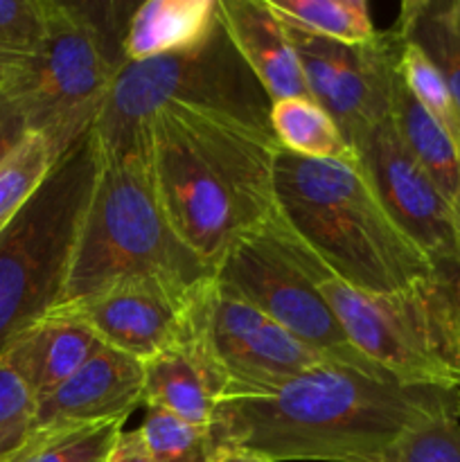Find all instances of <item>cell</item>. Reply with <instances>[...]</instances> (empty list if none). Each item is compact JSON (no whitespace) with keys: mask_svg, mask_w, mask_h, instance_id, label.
I'll use <instances>...</instances> for the list:
<instances>
[{"mask_svg":"<svg viewBox=\"0 0 460 462\" xmlns=\"http://www.w3.org/2000/svg\"><path fill=\"white\" fill-rule=\"evenodd\" d=\"M97 170L90 131L0 233V356L61 302Z\"/></svg>","mask_w":460,"mask_h":462,"instance_id":"7","label":"cell"},{"mask_svg":"<svg viewBox=\"0 0 460 462\" xmlns=\"http://www.w3.org/2000/svg\"><path fill=\"white\" fill-rule=\"evenodd\" d=\"M428 275L401 291L365 293L320 269L318 287L354 350L395 382L460 388V352Z\"/></svg>","mask_w":460,"mask_h":462,"instance_id":"9","label":"cell"},{"mask_svg":"<svg viewBox=\"0 0 460 462\" xmlns=\"http://www.w3.org/2000/svg\"><path fill=\"white\" fill-rule=\"evenodd\" d=\"M219 402V386L189 332L183 343L143 361V404L147 409H162L194 427L210 429Z\"/></svg>","mask_w":460,"mask_h":462,"instance_id":"17","label":"cell"},{"mask_svg":"<svg viewBox=\"0 0 460 462\" xmlns=\"http://www.w3.org/2000/svg\"><path fill=\"white\" fill-rule=\"evenodd\" d=\"M271 131L287 152L323 161H354V152L327 111L311 97L280 99L271 106Z\"/></svg>","mask_w":460,"mask_h":462,"instance_id":"21","label":"cell"},{"mask_svg":"<svg viewBox=\"0 0 460 462\" xmlns=\"http://www.w3.org/2000/svg\"><path fill=\"white\" fill-rule=\"evenodd\" d=\"M104 462H153L140 431H120Z\"/></svg>","mask_w":460,"mask_h":462,"instance_id":"32","label":"cell"},{"mask_svg":"<svg viewBox=\"0 0 460 462\" xmlns=\"http://www.w3.org/2000/svg\"><path fill=\"white\" fill-rule=\"evenodd\" d=\"M99 346L102 341L84 323L52 310L18 337L3 356L39 402L72 377Z\"/></svg>","mask_w":460,"mask_h":462,"instance_id":"16","label":"cell"},{"mask_svg":"<svg viewBox=\"0 0 460 462\" xmlns=\"http://www.w3.org/2000/svg\"><path fill=\"white\" fill-rule=\"evenodd\" d=\"M120 431L122 422L34 431L5 462H104Z\"/></svg>","mask_w":460,"mask_h":462,"instance_id":"23","label":"cell"},{"mask_svg":"<svg viewBox=\"0 0 460 462\" xmlns=\"http://www.w3.org/2000/svg\"><path fill=\"white\" fill-rule=\"evenodd\" d=\"M135 7L48 0L43 45L9 66L3 90L57 161L95 129L126 61L124 36Z\"/></svg>","mask_w":460,"mask_h":462,"instance_id":"4","label":"cell"},{"mask_svg":"<svg viewBox=\"0 0 460 462\" xmlns=\"http://www.w3.org/2000/svg\"><path fill=\"white\" fill-rule=\"evenodd\" d=\"M207 462H271L255 451L242 449L237 445H212Z\"/></svg>","mask_w":460,"mask_h":462,"instance_id":"33","label":"cell"},{"mask_svg":"<svg viewBox=\"0 0 460 462\" xmlns=\"http://www.w3.org/2000/svg\"><path fill=\"white\" fill-rule=\"evenodd\" d=\"M140 404L143 361L102 343L72 377L36 402L34 431L124 424Z\"/></svg>","mask_w":460,"mask_h":462,"instance_id":"14","label":"cell"},{"mask_svg":"<svg viewBox=\"0 0 460 462\" xmlns=\"http://www.w3.org/2000/svg\"><path fill=\"white\" fill-rule=\"evenodd\" d=\"M392 32L427 54L460 106V0H406Z\"/></svg>","mask_w":460,"mask_h":462,"instance_id":"20","label":"cell"},{"mask_svg":"<svg viewBox=\"0 0 460 462\" xmlns=\"http://www.w3.org/2000/svg\"><path fill=\"white\" fill-rule=\"evenodd\" d=\"M207 456H210V449H203V451H197V454L185 456V458L174 460V462H207Z\"/></svg>","mask_w":460,"mask_h":462,"instance_id":"36","label":"cell"},{"mask_svg":"<svg viewBox=\"0 0 460 462\" xmlns=\"http://www.w3.org/2000/svg\"><path fill=\"white\" fill-rule=\"evenodd\" d=\"M147 143L171 228L212 269L275 217L273 135L207 108L165 104L149 120Z\"/></svg>","mask_w":460,"mask_h":462,"instance_id":"2","label":"cell"},{"mask_svg":"<svg viewBox=\"0 0 460 462\" xmlns=\"http://www.w3.org/2000/svg\"><path fill=\"white\" fill-rule=\"evenodd\" d=\"M379 462H460V418H431L404 433Z\"/></svg>","mask_w":460,"mask_h":462,"instance_id":"26","label":"cell"},{"mask_svg":"<svg viewBox=\"0 0 460 462\" xmlns=\"http://www.w3.org/2000/svg\"><path fill=\"white\" fill-rule=\"evenodd\" d=\"M320 269L275 212L269 224L225 253L216 264L215 280L327 359L392 379L354 350L320 291Z\"/></svg>","mask_w":460,"mask_h":462,"instance_id":"8","label":"cell"},{"mask_svg":"<svg viewBox=\"0 0 460 462\" xmlns=\"http://www.w3.org/2000/svg\"><path fill=\"white\" fill-rule=\"evenodd\" d=\"M201 287L162 278L120 280L57 311L84 323L104 346L147 361L185 341Z\"/></svg>","mask_w":460,"mask_h":462,"instance_id":"12","label":"cell"},{"mask_svg":"<svg viewBox=\"0 0 460 462\" xmlns=\"http://www.w3.org/2000/svg\"><path fill=\"white\" fill-rule=\"evenodd\" d=\"M266 3L284 21L336 43L363 45L379 34L365 0H266Z\"/></svg>","mask_w":460,"mask_h":462,"instance_id":"22","label":"cell"},{"mask_svg":"<svg viewBox=\"0 0 460 462\" xmlns=\"http://www.w3.org/2000/svg\"><path fill=\"white\" fill-rule=\"evenodd\" d=\"M397 72H400L401 81L409 88V93L445 129V134L454 140V144L460 152V106L454 95H451L449 86H446L440 70L428 61V57L422 50L415 48L413 43H406L404 39H400Z\"/></svg>","mask_w":460,"mask_h":462,"instance_id":"24","label":"cell"},{"mask_svg":"<svg viewBox=\"0 0 460 462\" xmlns=\"http://www.w3.org/2000/svg\"><path fill=\"white\" fill-rule=\"evenodd\" d=\"M219 25V0H147L129 18L126 61H149L194 48Z\"/></svg>","mask_w":460,"mask_h":462,"instance_id":"18","label":"cell"},{"mask_svg":"<svg viewBox=\"0 0 460 462\" xmlns=\"http://www.w3.org/2000/svg\"><path fill=\"white\" fill-rule=\"evenodd\" d=\"M451 212H454L455 233H458V239H460V188H458V194H455L454 203H451Z\"/></svg>","mask_w":460,"mask_h":462,"instance_id":"35","label":"cell"},{"mask_svg":"<svg viewBox=\"0 0 460 462\" xmlns=\"http://www.w3.org/2000/svg\"><path fill=\"white\" fill-rule=\"evenodd\" d=\"M273 183L284 228L347 287L392 293L433 271L431 260L383 210L356 158L323 161L280 147Z\"/></svg>","mask_w":460,"mask_h":462,"instance_id":"3","label":"cell"},{"mask_svg":"<svg viewBox=\"0 0 460 462\" xmlns=\"http://www.w3.org/2000/svg\"><path fill=\"white\" fill-rule=\"evenodd\" d=\"M14 59H16V57H9V54H3V52H0V90H3L5 79H7L9 66H12Z\"/></svg>","mask_w":460,"mask_h":462,"instance_id":"34","label":"cell"},{"mask_svg":"<svg viewBox=\"0 0 460 462\" xmlns=\"http://www.w3.org/2000/svg\"><path fill=\"white\" fill-rule=\"evenodd\" d=\"M428 284L460 352V257L436 262L428 275Z\"/></svg>","mask_w":460,"mask_h":462,"instance_id":"30","label":"cell"},{"mask_svg":"<svg viewBox=\"0 0 460 462\" xmlns=\"http://www.w3.org/2000/svg\"><path fill=\"white\" fill-rule=\"evenodd\" d=\"M219 18L271 104L289 97H309L282 18L266 0H219Z\"/></svg>","mask_w":460,"mask_h":462,"instance_id":"15","label":"cell"},{"mask_svg":"<svg viewBox=\"0 0 460 462\" xmlns=\"http://www.w3.org/2000/svg\"><path fill=\"white\" fill-rule=\"evenodd\" d=\"M460 418V388L406 386L323 361L278 393L224 400L212 445H237L271 462H379L415 424Z\"/></svg>","mask_w":460,"mask_h":462,"instance_id":"1","label":"cell"},{"mask_svg":"<svg viewBox=\"0 0 460 462\" xmlns=\"http://www.w3.org/2000/svg\"><path fill=\"white\" fill-rule=\"evenodd\" d=\"M30 134L32 131L18 104L5 90H0V165L25 143Z\"/></svg>","mask_w":460,"mask_h":462,"instance_id":"31","label":"cell"},{"mask_svg":"<svg viewBox=\"0 0 460 462\" xmlns=\"http://www.w3.org/2000/svg\"><path fill=\"white\" fill-rule=\"evenodd\" d=\"M391 122L406 152L451 206L460 188V152L445 129L409 93L400 72L392 81Z\"/></svg>","mask_w":460,"mask_h":462,"instance_id":"19","label":"cell"},{"mask_svg":"<svg viewBox=\"0 0 460 462\" xmlns=\"http://www.w3.org/2000/svg\"><path fill=\"white\" fill-rule=\"evenodd\" d=\"M165 104L207 108L273 135V104L235 50L221 18L210 36L194 48L149 61L122 63L95 122L99 153L120 156L149 149L147 125Z\"/></svg>","mask_w":460,"mask_h":462,"instance_id":"6","label":"cell"},{"mask_svg":"<svg viewBox=\"0 0 460 462\" xmlns=\"http://www.w3.org/2000/svg\"><path fill=\"white\" fill-rule=\"evenodd\" d=\"M131 278H162L189 289L215 278V269L171 228L153 188L149 149L99 153L97 179L57 307Z\"/></svg>","mask_w":460,"mask_h":462,"instance_id":"5","label":"cell"},{"mask_svg":"<svg viewBox=\"0 0 460 462\" xmlns=\"http://www.w3.org/2000/svg\"><path fill=\"white\" fill-rule=\"evenodd\" d=\"M48 34V0H0V52L30 57Z\"/></svg>","mask_w":460,"mask_h":462,"instance_id":"29","label":"cell"},{"mask_svg":"<svg viewBox=\"0 0 460 462\" xmlns=\"http://www.w3.org/2000/svg\"><path fill=\"white\" fill-rule=\"evenodd\" d=\"M282 25L300 61L309 97L332 116L350 149L391 117L400 50L395 32H379L363 45H345L311 34L284 18Z\"/></svg>","mask_w":460,"mask_h":462,"instance_id":"11","label":"cell"},{"mask_svg":"<svg viewBox=\"0 0 460 462\" xmlns=\"http://www.w3.org/2000/svg\"><path fill=\"white\" fill-rule=\"evenodd\" d=\"M36 397L0 356V462L16 454L34 431Z\"/></svg>","mask_w":460,"mask_h":462,"instance_id":"27","label":"cell"},{"mask_svg":"<svg viewBox=\"0 0 460 462\" xmlns=\"http://www.w3.org/2000/svg\"><path fill=\"white\" fill-rule=\"evenodd\" d=\"M352 152L383 210L431 264L460 257L449 201L406 152L391 117L368 131Z\"/></svg>","mask_w":460,"mask_h":462,"instance_id":"13","label":"cell"},{"mask_svg":"<svg viewBox=\"0 0 460 462\" xmlns=\"http://www.w3.org/2000/svg\"><path fill=\"white\" fill-rule=\"evenodd\" d=\"M189 338L206 359L221 402L273 395L314 365L334 361L215 278L194 298Z\"/></svg>","mask_w":460,"mask_h":462,"instance_id":"10","label":"cell"},{"mask_svg":"<svg viewBox=\"0 0 460 462\" xmlns=\"http://www.w3.org/2000/svg\"><path fill=\"white\" fill-rule=\"evenodd\" d=\"M138 431L153 462H174L210 449V429L194 427L162 409H147V418Z\"/></svg>","mask_w":460,"mask_h":462,"instance_id":"28","label":"cell"},{"mask_svg":"<svg viewBox=\"0 0 460 462\" xmlns=\"http://www.w3.org/2000/svg\"><path fill=\"white\" fill-rule=\"evenodd\" d=\"M54 165L57 158L39 134L27 135L25 143L0 165V233L39 192Z\"/></svg>","mask_w":460,"mask_h":462,"instance_id":"25","label":"cell"}]
</instances>
